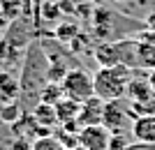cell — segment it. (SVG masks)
Returning a JSON list of instances; mask_svg holds the SVG:
<instances>
[{"instance_id": "3957f363", "label": "cell", "mask_w": 155, "mask_h": 150, "mask_svg": "<svg viewBox=\"0 0 155 150\" xmlns=\"http://www.w3.org/2000/svg\"><path fill=\"white\" fill-rule=\"evenodd\" d=\"M63 85V92L65 97L74 99L79 104H84L88 102L91 97H95V83H93V76L91 74H86L84 69H70L67 76L60 81Z\"/></svg>"}, {"instance_id": "ffe728a7", "label": "cell", "mask_w": 155, "mask_h": 150, "mask_svg": "<svg viewBox=\"0 0 155 150\" xmlns=\"http://www.w3.org/2000/svg\"><path fill=\"white\" fill-rule=\"evenodd\" d=\"M74 150H88V148H84V145H77V148H74Z\"/></svg>"}, {"instance_id": "44dd1931", "label": "cell", "mask_w": 155, "mask_h": 150, "mask_svg": "<svg viewBox=\"0 0 155 150\" xmlns=\"http://www.w3.org/2000/svg\"><path fill=\"white\" fill-rule=\"evenodd\" d=\"M116 2H125V0H116Z\"/></svg>"}, {"instance_id": "8fae6325", "label": "cell", "mask_w": 155, "mask_h": 150, "mask_svg": "<svg viewBox=\"0 0 155 150\" xmlns=\"http://www.w3.org/2000/svg\"><path fill=\"white\" fill-rule=\"evenodd\" d=\"M63 97H65L63 85L60 83H51V81L44 85V90L39 92V102H42V104H51V106H56Z\"/></svg>"}, {"instance_id": "5b68a950", "label": "cell", "mask_w": 155, "mask_h": 150, "mask_svg": "<svg viewBox=\"0 0 155 150\" xmlns=\"http://www.w3.org/2000/svg\"><path fill=\"white\" fill-rule=\"evenodd\" d=\"M111 132L104 125H88L79 129V145L88 150H109Z\"/></svg>"}, {"instance_id": "30bf717a", "label": "cell", "mask_w": 155, "mask_h": 150, "mask_svg": "<svg viewBox=\"0 0 155 150\" xmlns=\"http://www.w3.org/2000/svg\"><path fill=\"white\" fill-rule=\"evenodd\" d=\"M32 118H35V120H37V125H42V127H51V125L58 123L56 106H51V104H42V102H39V104L32 109Z\"/></svg>"}, {"instance_id": "6da1fadb", "label": "cell", "mask_w": 155, "mask_h": 150, "mask_svg": "<svg viewBox=\"0 0 155 150\" xmlns=\"http://www.w3.org/2000/svg\"><path fill=\"white\" fill-rule=\"evenodd\" d=\"M49 83V58L39 42H32L28 49V58L21 72V92L23 97H37Z\"/></svg>"}, {"instance_id": "ac0fdd59", "label": "cell", "mask_w": 155, "mask_h": 150, "mask_svg": "<svg viewBox=\"0 0 155 150\" xmlns=\"http://www.w3.org/2000/svg\"><path fill=\"white\" fill-rule=\"evenodd\" d=\"M148 81H150V88H153V92H155V69H153V74L148 76Z\"/></svg>"}, {"instance_id": "8992f818", "label": "cell", "mask_w": 155, "mask_h": 150, "mask_svg": "<svg viewBox=\"0 0 155 150\" xmlns=\"http://www.w3.org/2000/svg\"><path fill=\"white\" fill-rule=\"evenodd\" d=\"M104 99L100 97H91L88 102L81 104V111H79V118L77 123L79 127H88V125H102L104 120Z\"/></svg>"}, {"instance_id": "5bb4252c", "label": "cell", "mask_w": 155, "mask_h": 150, "mask_svg": "<svg viewBox=\"0 0 155 150\" xmlns=\"http://www.w3.org/2000/svg\"><path fill=\"white\" fill-rule=\"evenodd\" d=\"M77 33H79L77 23H63V26L56 30V37H58V39H67V37H74Z\"/></svg>"}, {"instance_id": "d6986e66", "label": "cell", "mask_w": 155, "mask_h": 150, "mask_svg": "<svg viewBox=\"0 0 155 150\" xmlns=\"http://www.w3.org/2000/svg\"><path fill=\"white\" fill-rule=\"evenodd\" d=\"M91 2H95V5H102V2H104V0H91Z\"/></svg>"}, {"instance_id": "ba28073f", "label": "cell", "mask_w": 155, "mask_h": 150, "mask_svg": "<svg viewBox=\"0 0 155 150\" xmlns=\"http://www.w3.org/2000/svg\"><path fill=\"white\" fill-rule=\"evenodd\" d=\"M127 97L134 102V104H150V99L155 97L153 88H150V81H143V78H132L127 85Z\"/></svg>"}, {"instance_id": "9a60e30c", "label": "cell", "mask_w": 155, "mask_h": 150, "mask_svg": "<svg viewBox=\"0 0 155 150\" xmlns=\"http://www.w3.org/2000/svg\"><path fill=\"white\" fill-rule=\"evenodd\" d=\"M0 118H2V120H16V118H19V106H16V104L5 106L2 113H0Z\"/></svg>"}, {"instance_id": "52a82bcc", "label": "cell", "mask_w": 155, "mask_h": 150, "mask_svg": "<svg viewBox=\"0 0 155 150\" xmlns=\"http://www.w3.org/2000/svg\"><path fill=\"white\" fill-rule=\"evenodd\" d=\"M132 134H134L137 141L141 143H155V116H139L132 125Z\"/></svg>"}, {"instance_id": "e0dca14e", "label": "cell", "mask_w": 155, "mask_h": 150, "mask_svg": "<svg viewBox=\"0 0 155 150\" xmlns=\"http://www.w3.org/2000/svg\"><path fill=\"white\" fill-rule=\"evenodd\" d=\"M44 16H58V5H56V2H46L44 5Z\"/></svg>"}, {"instance_id": "277c9868", "label": "cell", "mask_w": 155, "mask_h": 150, "mask_svg": "<svg viewBox=\"0 0 155 150\" xmlns=\"http://www.w3.org/2000/svg\"><path fill=\"white\" fill-rule=\"evenodd\" d=\"M132 118V109L125 104L123 99H114L104 104V120L102 125L114 134V132H125V125Z\"/></svg>"}, {"instance_id": "9c48e42d", "label": "cell", "mask_w": 155, "mask_h": 150, "mask_svg": "<svg viewBox=\"0 0 155 150\" xmlns=\"http://www.w3.org/2000/svg\"><path fill=\"white\" fill-rule=\"evenodd\" d=\"M79 111H81V104L74 102L70 97H63L56 104V116H58V123L65 125V123H72V120H77L79 118Z\"/></svg>"}, {"instance_id": "7c38bea8", "label": "cell", "mask_w": 155, "mask_h": 150, "mask_svg": "<svg viewBox=\"0 0 155 150\" xmlns=\"http://www.w3.org/2000/svg\"><path fill=\"white\" fill-rule=\"evenodd\" d=\"M32 150H67L56 136H42L32 143Z\"/></svg>"}, {"instance_id": "7a4b0ae2", "label": "cell", "mask_w": 155, "mask_h": 150, "mask_svg": "<svg viewBox=\"0 0 155 150\" xmlns=\"http://www.w3.org/2000/svg\"><path fill=\"white\" fill-rule=\"evenodd\" d=\"M132 81V67L127 65H114V67H100V72L93 74L95 83V97L104 102L127 97V85Z\"/></svg>"}, {"instance_id": "2e32d148", "label": "cell", "mask_w": 155, "mask_h": 150, "mask_svg": "<svg viewBox=\"0 0 155 150\" xmlns=\"http://www.w3.org/2000/svg\"><path fill=\"white\" fill-rule=\"evenodd\" d=\"M125 150H155V143H141V141H137V143H130Z\"/></svg>"}, {"instance_id": "4fadbf2b", "label": "cell", "mask_w": 155, "mask_h": 150, "mask_svg": "<svg viewBox=\"0 0 155 150\" xmlns=\"http://www.w3.org/2000/svg\"><path fill=\"white\" fill-rule=\"evenodd\" d=\"M130 145L125 132H114L111 134V141H109V150H125Z\"/></svg>"}]
</instances>
